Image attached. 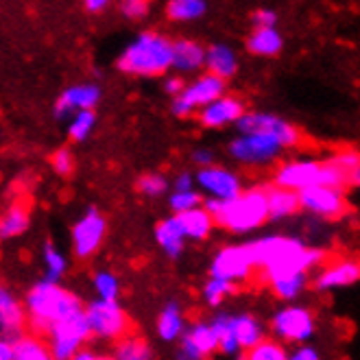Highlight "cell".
<instances>
[{"mask_svg": "<svg viewBox=\"0 0 360 360\" xmlns=\"http://www.w3.org/2000/svg\"><path fill=\"white\" fill-rule=\"evenodd\" d=\"M214 352H219V345H217V336L210 321L199 319L193 326H186L179 338L177 360H205Z\"/></svg>", "mask_w": 360, "mask_h": 360, "instance_id": "obj_16", "label": "cell"}, {"mask_svg": "<svg viewBox=\"0 0 360 360\" xmlns=\"http://www.w3.org/2000/svg\"><path fill=\"white\" fill-rule=\"evenodd\" d=\"M190 160H193V164L201 171V168H207V166L214 164V153H212L210 149H197V151H193V158Z\"/></svg>", "mask_w": 360, "mask_h": 360, "instance_id": "obj_48", "label": "cell"}, {"mask_svg": "<svg viewBox=\"0 0 360 360\" xmlns=\"http://www.w3.org/2000/svg\"><path fill=\"white\" fill-rule=\"evenodd\" d=\"M49 352L53 360H70L79 349H83V343H88L92 336L86 314L79 312L72 314L68 319L55 323L49 332Z\"/></svg>", "mask_w": 360, "mask_h": 360, "instance_id": "obj_9", "label": "cell"}, {"mask_svg": "<svg viewBox=\"0 0 360 360\" xmlns=\"http://www.w3.org/2000/svg\"><path fill=\"white\" fill-rule=\"evenodd\" d=\"M112 358L114 360H151L153 354H151V347H149V343L144 341V338L124 336L118 341L116 352H114Z\"/></svg>", "mask_w": 360, "mask_h": 360, "instance_id": "obj_34", "label": "cell"}, {"mask_svg": "<svg viewBox=\"0 0 360 360\" xmlns=\"http://www.w3.org/2000/svg\"><path fill=\"white\" fill-rule=\"evenodd\" d=\"M271 292L282 302H292L308 286V275L306 273H290V275H280V278L269 280Z\"/></svg>", "mask_w": 360, "mask_h": 360, "instance_id": "obj_30", "label": "cell"}, {"mask_svg": "<svg viewBox=\"0 0 360 360\" xmlns=\"http://www.w3.org/2000/svg\"><path fill=\"white\" fill-rule=\"evenodd\" d=\"M236 292V284H229L225 280H219V278H210L203 288H201V295H203V302L210 306V308H217L221 306L227 297Z\"/></svg>", "mask_w": 360, "mask_h": 360, "instance_id": "obj_38", "label": "cell"}, {"mask_svg": "<svg viewBox=\"0 0 360 360\" xmlns=\"http://www.w3.org/2000/svg\"><path fill=\"white\" fill-rule=\"evenodd\" d=\"M203 66L207 68V75H214V77L227 81L238 72V57H236L234 49L227 44H212L205 49Z\"/></svg>", "mask_w": 360, "mask_h": 360, "instance_id": "obj_24", "label": "cell"}, {"mask_svg": "<svg viewBox=\"0 0 360 360\" xmlns=\"http://www.w3.org/2000/svg\"><path fill=\"white\" fill-rule=\"evenodd\" d=\"M207 11V3L203 0H171L166 5V15L173 22H193L203 18Z\"/></svg>", "mask_w": 360, "mask_h": 360, "instance_id": "obj_32", "label": "cell"}, {"mask_svg": "<svg viewBox=\"0 0 360 360\" xmlns=\"http://www.w3.org/2000/svg\"><path fill=\"white\" fill-rule=\"evenodd\" d=\"M184 240H205L212 229H214V221L207 214L203 207H195V210H188V212H181V214H175L173 217Z\"/></svg>", "mask_w": 360, "mask_h": 360, "instance_id": "obj_25", "label": "cell"}, {"mask_svg": "<svg viewBox=\"0 0 360 360\" xmlns=\"http://www.w3.org/2000/svg\"><path fill=\"white\" fill-rule=\"evenodd\" d=\"M118 11L122 18L131 20V22H140L151 11V5L146 3V0H122L118 5Z\"/></svg>", "mask_w": 360, "mask_h": 360, "instance_id": "obj_43", "label": "cell"}, {"mask_svg": "<svg viewBox=\"0 0 360 360\" xmlns=\"http://www.w3.org/2000/svg\"><path fill=\"white\" fill-rule=\"evenodd\" d=\"M343 360H349V358H343Z\"/></svg>", "mask_w": 360, "mask_h": 360, "instance_id": "obj_53", "label": "cell"}, {"mask_svg": "<svg viewBox=\"0 0 360 360\" xmlns=\"http://www.w3.org/2000/svg\"><path fill=\"white\" fill-rule=\"evenodd\" d=\"M300 210H306L314 217L321 219H341L347 212V197L345 190L328 188V186H312L297 195Z\"/></svg>", "mask_w": 360, "mask_h": 360, "instance_id": "obj_14", "label": "cell"}, {"mask_svg": "<svg viewBox=\"0 0 360 360\" xmlns=\"http://www.w3.org/2000/svg\"><path fill=\"white\" fill-rule=\"evenodd\" d=\"M288 360H321V354L312 345H300L288 352Z\"/></svg>", "mask_w": 360, "mask_h": 360, "instance_id": "obj_45", "label": "cell"}, {"mask_svg": "<svg viewBox=\"0 0 360 360\" xmlns=\"http://www.w3.org/2000/svg\"><path fill=\"white\" fill-rule=\"evenodd\" d=\"M195 186H199V190L207 195V199L217 201H229L243 193L240 177L234 171H229V168L217 164L201 168L195 175Z\"/></svg>", "mask_w": 360, "mask_h": 360, "instance_id": "obj_15", "label": "cell"}, {"mask_svg": "<svg viewBox=\"0 0 360 360\" xmlns=\"http://www.w3.org/2000/svg\"><path fill=\"white\" fill-rule=\"evenodd\" d=\"M229 326H231V334H234L240 352H247L251 347H256L258 343H262L264 338H266L264 323L258 319L256 314H251V312L229 314Z\"/></svg>", "mask_w": 360, "mask_h": 360, "instance_id": "obj_21", "label": "cell"}, {"mask_svg": "<svg viewBox=\"0 0 360 360\" xmlns=\"http://www.w3.org/2000/svg\"><path fill=\"white\" fill-rule=\"evenodd\" d=\"M41 260H44V266H46V280L51 282H59L68 271L66 253L53 243H46L44 249H41Z\"/></svg>", "mask_w": 360, "mask_h": 360, "instance_id": "obj_36", "label": "cell"}, {"mask_svg": "<svg viewBox=\"0 0 360 360\" xmlns=\"http://www.w3.org/2000/svg\"><path fill=\"white\" fill-rule=\"evenodd\" d=\"M96 127V112H77L72 114V120L68 122V138L72 142H86Z\"/></svg>", "mask_w": 360, "mask_h": 360, "instance_id": "obj_39", "label": "cell"}, {"mask_svg": "<svg viewBox=\"0 0 360 360\" xmlns=\"http://www.w3.org/2000/svg\"><path fill=\"white\" fill-rule=\"evenodd\" d=\"M153 236H155V243L162 247V251L166 253L168 258H179L184 253V247H186V240L181 236V231L175 223L173 217H168L164 221H160L153 229Z\"/></svg>", "mask_w": 360, "mask_h": 360, "instance_id": "obj_29", "label": "cell"}, {"mask_svg": "<svg viewBox=\"0 0 360 360\" xmlns=\"http://www.w3.org/2000/svg\"><path fill=\"white\" fill-rule=\"evenodd\" d=\"M278 20H280V15L273 9H256L251 15L253 29H275Z\"/></svg>", "mask_w": 360, "mask_h": 360, "instance_id": "obj_44", "label": "cell"}, {"mask_svg": "<svg viewBox=\"0 0 360 360\" xmlns=\"http://www.w3.org/2000/svg\"><path fill=\"white\" fill-rule=\"evenodd\" d=\"M256 271L249 243L240 245H225L221 247L210 262V278H219L229 284H238L251 278Z\"/></svg>", "mask_w": 360, "mask_h": 360, "instance_id": "obj_10", "label": "cell"}, {"mask_svg": "<svg viewBox=\"0 0 360 360\" xmlns=\"http://www.w3.org/2000/svg\"><path fill=\"white\" fill-rule=\"evenodd\" d=\"M92 284H94V290L98 295V300L103 302H118L120 297V280L116 275L108 269H101L94 273L92 278Z\"/></svg>", "mask_w": 360, "mask_h": 360, "instance_id": "obj_37", "label": "cell"}, {"mask_svg": "<svg viewBox=\"0 0 360 360\" xmlns=\"http://www.w3.org/2000/svg\"><path fill=\"white\" fill-rule=\"evenodd\" d=\"M108 7H110L108 0H86V3H83V9H86L88 13H101Z\"/></svg>", "mask_w": 360, "mask_h": 360, "instance_id": "obj_50", "label": "cell"}, {"mask_svg": "<svg viewBox=\"0 0 360 360\" xmlns=\"http://www.w3.org/2000/svg\"><path fill=\"white\" fill-rule=\"evenodd\" d=\"M164 92L168 94V96H179L181 92H184V88H186V81L179 77V75H175V77H168V79H164Z\"/></svg>", "mask_w": 360, "mask_h": 360, "instance_id": "obj_46", "label": "cell"}, {"mask_svg": "<svg viewBox=\"0 0 360 360\" xmlns=\"http://www.w3.org/2000/svg\"><path fill=\"white\" fill-rule=\"evenodd\" d=\"M266 190V212H269V219L273 221H284L290 219L300 212V197L297 193H290V190L278 188V186H271L264 188Z\"/></svg>", "mask_w": 360, "mask_h": 360, "instance_id": "obj_26", "label": "cell"}, {"mask_svg": "<svg viewBox=\"0 0 360 360\" xmlns=\"http://www.w3.org/2000/svg\"><path fill=\"white\" fill-rule=\"evenodd\" d=\"M323 173L326 166L321 160H312V158L288 160L280 164V168L275 171V186L300 195L306 188L323 186Z\"/></svg>", "mask_w": 360, "mask_h": 360, "instance_id": "obj_11", "label": "cell"}, {"mask_svg": "<svg viewBox=\"0 0 360 360\" xmlns=\"http://www.w3.org/2000/svg\"><path fill=\"white\" fill-rule=\"evenodd\" d=\"M245 103L234 96V94H225L217 101H212L210 105L199 110V122L205 129H225L229 124H236L238 118L245 114Z\"/></svg>", "mask_w": 360, "mask_h": 360, "instance_id": "obj_18", "label": "cell"}, {"mask_svg": "<svg viewBox=\"0 0 360 360\" xmlns=\"http://www.w3.org/2000/svg\"><path fill=\"white\" fill-rule=\"evenodd\" d=\"M201 207L214 221V227H223L231 234H249L269 221L266 212V190L249 188L229 201L203 199Z\"/></svg>", "mask_w": 360, "mask_h": 360, "instance_id": "obj_3", "label": "cell"}, {"mask_svg": "<svg viewBox=\"0 0 360 360\" xmlns=\"http://www.w3.org/2000/svg\"><path fill=\"white\" fill-rule=\"evenodd\" d=\"M88 326L92 336L103 338V341H120L129 336V316L122 310L118 302H103L94 300L88 306H83Z\"/></svg>", "mask_w": 360, "mask_h": 360, "instance_id": "obj_7", "label": "cell"}, {"mask_svg": "<svg viewBox=\"0 0 360 360\" xmlns=\"http://www.w3.org/2000/svg\"><path fill=\"white\" fill-rule=\"evenodd\" d=\"M271 332L275 341L284 343H306L316 332V321L310 308L302 304H288L271 316Z\"/></svg>", "mask_w": 360, "mask_h": 360, "instance_id": "obj_6", "label": "cell"}, {"mask_svg": "<svg viewBox=\"0 0 360 360\" xmlns=\"http://www.w3.org/2000/svg\"><path fill=\"white\" fill-rule=\"evenodd\" d=\"M173 188L175 193H186V190H195V175L188 173V171H181L175 181H173Z\"/></svg>", "mask_w": 360, "mask_h": 360, "instance_id": "obj_47", "label": "cell"}, {"mask_svg": "<svg viewBox=\"0 0 360 360\" xmlns=\"http://www.w3.org/2000/svg\"><path fill=\"white\" fill-rule=\"evenodd\" d=\"M282 153V144L266 136H236L229 142V155L245 166L273 164Z\"/></svg>", "mask_w": 360, "mask_h": 360, "instance_id": "obj_13", "label": "cell"}, {"mask_svg": "<svg viewBox=\"0 0 360 360\" xmlns=\"http://www.w3.org/2000/svg\"><path fill=\"white\" fill-rule=\"evenodd\" d=\"M205 61V46L197 39H177L173 41V61L171 68H175L177 72L186 75V72H197L199 68H203Z\"/></svg>", "mask_w": 360, "mask_h": 360, "instance_id": "obj_22", "label": "cell"}, {"mask_svg": "<svg viewBox=\"0 0 360 360\" xmlns=\"http://www.w3.org/2000/svg\"><path fill=\"white\" fill-rule=\"evenodd\" d=\"M238 136H266L282 144V149H292L302 140L300 129L286 118L271 112H245L236 122Z\"/></svg>", "mask_w": 360, "mask_h": 360, "instance_id": "obj_5", "label": "cell"}, {"mask_svg": "<svg viewBox=\"0 0 360 360\" xmlns=\"http://www.w3.org/2000/svg\"><path fill=\"white\" fill-rule=\"evenodd\" d=\"M103 90L96 83H75V86H68L59 94L53 105V114L55 118H66L77 112H90L98 105Z\"/></svg>", "mask_w": 360, "mask_h": 360, "instance_id": "obj_17", "label": "cell"}, {"mask_svg": "<svg viewBox=\"0 0 360 360\" xmlns=\"http://www.w3.org/2000/svg\"><path fill=\"white\" fill-rule=\"evenodd\" d=\"M31 225V212L25 201H13L0 212V240H13L27 234Z\"/></svg>", "mask_w": 360, "mask_h": 360, "instance_id": "obj_23", "label": "cell"}, {"mask_svg": "<svg viewBox=\"0 0 360 360\" xmlns=\"http://www.w3.org/2000/svg\"><path fill=\"white\" fill-rule=\"evenodd\" d=\"M13 360H53V358L41 338L20 334L13 338Z\"/></svg>", "mask_w": 360, "mask_h": 360, "instance_id": "obj_31", "label": "cell"}, {"mask_svg": "<svg viewBox=\"0 0 360 360\" xmlns=\"http://www.w3.org/2000/svg\"><path fill=\"white\" fill-rule=\"evenodd\" d=\"M360 278V264L356 260H336L332 264H326L316 273L314 286L316 290H336L354 286Z\"/></svg>", "mask_w": 360, "mask_h": 360, "instance_id": "obj_19", "label": "cell"}, {"mask_svg": "<svg viewBox=\"0 0 360 360\" xmlns=\"http://www.w3.org/2000/svg\"><path fill=\"white\" fill-rule=\"evenodd\" d=\"M25 321H27V314H25L22 302H20L5 284H0V334L13 341V338L22 332Z\"/></svg>", "mask_w": 360, "mask_h": 360, "instance_id": "obj_20", "label": "cell"}, {"mask_svg": "<svg viewBox=\"0 0 360 360\" xmlns=\"http://www.w3.org/2000/svg\"><path fill=\"white\" fill-rule=\"evenodd\" d=\"M184 330H186V316H184L181 306L177 302L166 304L162 308V312L158 314V321H155L158 336L164 343H173V341H179Z\"/></svg>", "mask_w": 360, "mask_h": 360, "instance_id": "obj_27", "label": "cell"}, {"mask_svg": "<svg viewBox=\"0 0 360 360\" xmlns=\"http://www.w3.org/2000/svg\"><path fill=\"white\" fill-rule=\"evenodd\" d=\"M70 360H96V354L92 349H79Z\"/></svg>", "mask_w": 360, "mask_h": 360, "instance_id": "obj_51", "label": "cell"}, {"mask_svg": "<svg viewBox=\"0 0 360 360\" xmlns=\"http://www.w3.org/2000/svg\"><path fill=\"white\" fill-rule=\"evenodd\" d=\"M96 360H114L112 356H96Z\"/></svg>", "mask_w": 360, "mask_h": 360, "instance_id": "obj_52", "label": "cell"}, {"mask_svg": "<svg viewBox=\"0 0 360 360\" xmlns=\"http://www.w3.org/2000/svg\"><path fill=\"white\" fill-rule=\"evenodd\" d=\"M168 188H171V181H168L160 173H144L136 181V190H138V193L144 195V197H149V199H158V197L166 195Z\"/></svg>", "mask_w": 360, "mask_h": 360, "instance_id": "obj_40", "label": "cell"}, {"mask_svg": "<svg viewBox=\"0 0 360 360\" xmlns=\"http://www.w3.org/2000/svg\"><path fill=\"white\" fill-rule=\"evenodd\" d=\"M22 306H25V314L31 321V328L37 330L39 334H46L55 323L83 312V302L79 295L63 288L59 282H51V280L35 282L29 288Z\"/></svg>", "mask_w": 360, "mask_h": 360, "instance_id": "obj_2", "label": "cell"}, {"mask_svg": "<svg viewBox=\"0 0 360 360\" xmlns=\"http://www.w3.org/2000/svg\"><path fill=\"white\" fill-rule=\"evenodd\" d=\"M284 49V37L278 29H253L247 37V51L258 57H275Z\"/></svg>", "mask_w": 360, "mask_h": 360, "instance_id": "obj_28", "label": "cell"}, {"mask_svg": "<svg viewBox=\"0 0 360 360\" xmlns=\"http://www.w3.org/2000/svg\"><path fill=\"white\" fill-rule=\"evenodd\" d=\"M0 360H13V341L0 336Z\"/></svg>", "mask_w": 360, "mask_h": 360, "instance_id": "obj_49", "label": "cell"}, {"mask_svg": "<svg viewBox=\"0 0 360 360\" xmlns=\"http://www.w3.org/2000/svg\"><path fill=\"white\" fill-rule=\"evenodd\" d=\"M236 360H288V349L275 338H264L256 347L240 352Z\"/></svg>", "mask_w": 360, "mask_h": 360, "instance_id": "obj_35", "label": "cell"}, {"mask_svg": "<svg viewBox=\"0 0 360 360\" xmlns=\"http://www.w3.org/2000/svg\"><path fill=\"white\" fill-rule=\"evenodd\" d=\"M173 39L158 31H142L118 57V70L129 77H162L171 70Z\"/></svg>", "mask_w": 360, "mask_h": 360, "instance_id": "obj_4", "label": "cell"}, {"mask_svg": "<svg viewBox=\"0 0 360 360\" xmlns=\"http://www.w3.org/2000/svg\"><path fill=\"white\" fill-rule=\"evenodd\" d=\"M51 166L59 177H70L75 173V155L68 146H59L51 155Z\"/></svg>", "mask_w": 360, "mask_h": 360, "instance_id": "obj_42", "label": "cell"}, {"mask_svg": "<svg viewBox=\"0 0 360 360\" xmlns=\"http://www.w3.org/2000/svg\"><path fill=\"white\" fill-rule=\"evenodd\" d=\"M203 203V197L197 190H186V193H171L168 197V205L175 212V214H181V212H188V210H195V207H201Z\"/></svg>", "mask_w": 360, "mask_h": 360, "instance_id": "obj_41", "label": "cell"}, {"mask_svg": "<svg viewBox=\"0 0 360 360\" xmlns=\"http://www.w3.org/2000/svg\"><path fill=\"white\" fill-rule=\"evenodd\" d=\"M227 94V81L214 75H199L195 81L186 83V88L179 96L173 98L171 112L177 118H190L197 110L205 108L212 101H217Z\"/></svg>", "mask_w": 360, "mask_h": 360, "instance_id": "obj_8", "label": "cell"}, {"mask_svg": "<svg viewBox=\"0 0 360 360\" xmlns=\"http://www.w3.org/2000/svg\"><path fill=\"white\" fill-rule=\"evenodd\" d=\"M328 162L343 175L345 186L358 188V184H360V155H358V151L347 149L341 153H334Z\"/></svg>", "mask_w": 360, "mask_h": 360, "instance_id": "obj_33", "label": "cell"}, {"mask_svg": "<svg viewBox=\"0 0 360 360\" xmlns=\"http://www.w3.org/2000/svg\"><path fill=\"white\" fill-rule=\"evenodd\" d=\"M108 236V221L96 207L83 212V217L72 227V253L79 260L96 256Z\"/></svg>", "mask_w": 360, "mask_h": 360, "instance_id": "obj_12", "label": "cell"}, {"mask_svg": "<svg viewBox=\"0 0 360 360\" xmlns=\"http://www.w3.org/2000/svg\"><path fill=\"white\" fill-rule=\"evenodd\" d=\"M249 249L253 256V264L262 271L266 282L290 273L308 275L326 258L323 249L308 247L302 238L280 234H269L258 240H249Z\"/></svg>", "mask_w": 360, "mask_h": 360, "instance_id": "obj_1", "label": "cell"}]
</instances>
